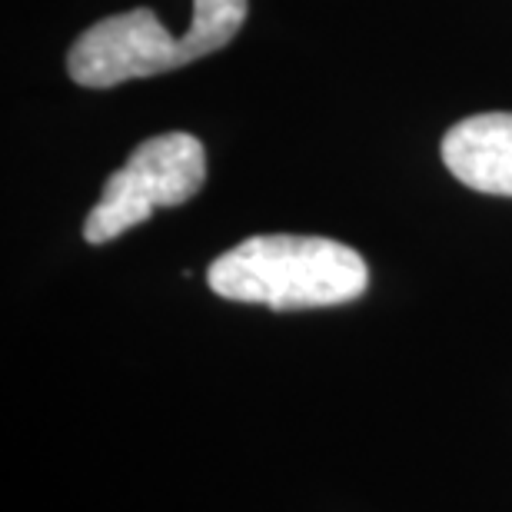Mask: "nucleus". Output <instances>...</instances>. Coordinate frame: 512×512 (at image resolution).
I'll return each mask as SVG.
<instances>
[{
    "label": "nucleus",
    "mask_w": 512,
    "mask_h": 512,
    "mask_svg": "<svg viewBox=\"0 0 512 512\" xmlns=\"http://www.w3.org/2000/svg\"><path fill=\"white\" fill-rule=\"evenodd\" d=\"M207 286L230 303L270 310H326L360 300L370 266L353 247L330 237L260 233L210 263Z\"/></svg>",
    "instance_id": "f257e3e1"
},
{
    "label": "nucleus",
    "mask_w": 512,
    "mask_h": 512,
    "mask_svg": "<svg viewBox=\"0 0 512 512\" xmlns=\"http://www.w3.org/2000/svg\"><path fill=\"white\" fill-rule=\"evenodd\" d=\"M247 0H193L187 34L173 37L150 7L97 20L74 40L67 74L80 87H117L133 77H157L227 47L247 20Z\"/></svg>",
    "instance_id": "f03ea898"
},
{
    "label": "nucleus",
    "mask_w": 512,
    "mask_h": 512,
    "mask_svg": "<svg viewBox=\"0 0 512 512\" xmlns=\"http://www.w3.org/2000/svg\"><path fill=\"white\" fill-rule=\"evenodd\" d=\"M207 180V150L193 133L170 130L143 140L117 173H110L104 193L84 220V240L100 247L127 230L140 227L157 207H180L193 200Z\"/></svg>",
    "instance_id": "7ed1b4c3"
},
{
    "label": "nucleus",
    "mask_w": 512,
    "mask_h": 512,
    "mask_svg": "<svg viewBox=\"0 0 512 512\" xmlns=\"http://www.w3.org/2000/svg\"><path fill=\"white\" fill-rule=\"evenodd\" d=\"M443 163L469 190L512 197V114H476L449 127Z\"/></svg>",
    "instance_id": "20e7f679"
}]
</instances>
